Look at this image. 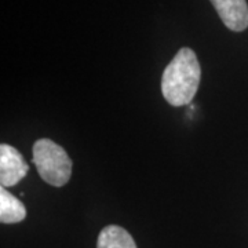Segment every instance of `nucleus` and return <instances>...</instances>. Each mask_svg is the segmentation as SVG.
Returning a JSON list of instances; mask_svg holds the SVG:
<instances>
[{"mask_svg": "<svg viewBox=\"0 0 248 248\" xmlns=\"http://www.w3.org/2000/svg\"><path fill=\"white\" fill-rule=\"evenodd\" d=\"M202 68L196 53L189 47L178 50L161 76V93L172 107L189 105L200 86Z\"/></svg>", "mask_w": 248, "mask_h": 248, "instance_id": "obj_1", "label": "nucleus"}, {"mask_svg": "<svg viewBox=\"0 0 248 248\" xmlns=\"http://www.w3.org/2000/svg\"><path fill=\"white\" fill-rule=\"evenodd\" d=\"M33 163L39 175L48 185L61 186L69 182L72 175V160L65 149L51 140L42 138L33 145Z\"/></svg>", "mask_w": 248, "mask_h": 248, "instance_id": "obj_2", "label": "nucleus"}, {"mask_svg": "<svg viewBox=\"0 0 248 248\" xmlns=\"http://www.w3.org/2000/svg\"><path fill=\"white\" fill-rule=\"evenodd\" d=\"M29 166L19 152L7 143L0 145V184L1 186L17 185L27 177Z\"/></svg>", "mask_w": 248, "mask_h": 248, "instance_id": "obj_3", "label": "nucleus"}, {"mask_svg": "<svg viewBox=\"0 0 248 248\" xmlns=\"http://www.w3.org/2000/svg\"><path fill=\"white\" fill-rule=\"evenodd\" d=\"M225 27L233 32H243L248 28L247 0H211Z\"/></svg>", "mask_w": 248, "mask_h": 248, "instance_id": "obj_4", "label": "nucleus"}, {"mask_svg": "<svg viewBox=\"0 0 248 248\" xmlns=\"http://www.w3.org/2000/svg\"><path fill=\"white\" fill-rule=\"evenodd\" d=\"M27 217V208L21 200L13 196L4 186L0 187V221L1 223H18Z\"/></svg>", "mask_w": 248, "mask_h": 248, "instance_id": "obj_5", "label": "nucleus"}, {"mask_svg": "<svg viewBox=\"0 0 248 248\" xmlns=\"http://www.w3.org/2000/svg\"><path fill=\"white\" fill-rule=\"evenodd\" d=\"M97 248H137L133 236L117 225L105 226L97 240Z\"/></svg>", "mask_w": 248, "mask_h": 248, "instance_id": "obj_6", "label": "nucleus"}]
</instances>
